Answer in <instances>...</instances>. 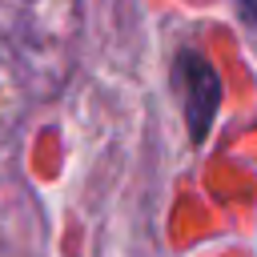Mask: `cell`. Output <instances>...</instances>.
I'll return each mask as SVG.
<instances>
[{"label":"cell","mask_w":257,"mask_h":257,"mask_svg":"<svg viewBox=\"0 0 257 257\" xmlns=\"http://www.w3.org/2000/svg\"><path fill=\"white\" fill-rule=\"evenodd\" d=\"M173 88L181 92V108H185V124L193 141H205L217 104H221V76L217 68L197 52V48H181L173 60Z\"/></svg>","instance_id":"6da1fadb"},{"label":"cell","mask_w":257,"mask_h":257,"mask_svg":"<svg viewBox=\"0 0 257 257\" xmlns=\"http://www.w3.org/2000/svg\"><path fill=\"white\" fill-rule=\"evenodd\" d=\"M237 12H241V20H245V24H253V28H257V0H237Z\"/></svg>","instance_id":"7a4b0ae2"}]
</instances>
